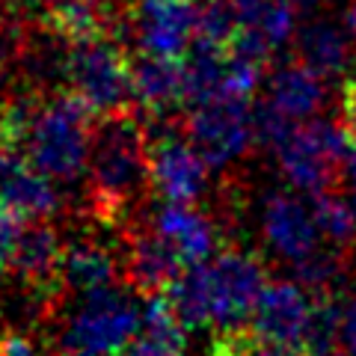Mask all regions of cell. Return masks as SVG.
Returning a JSON list of instances; mask_svg holds the SVG:
<instances>
[{"label": "cell", "instance_id": "cell-1", "mask_svg": "<svg viewBox=\"0 0 356 356\" xmlns=\"http://www.w3.org/2000/svg\"><path fill=\"white\" fill-rule=\"evenodd\" d=\"M267 285L264 267L243 250H220L193 264L170 288V303L187 330H235L252 318Z\"/></svg>", "mask_w": 356, "mask_h": 356}, {"label": "cell", "instance_id": "cell-2", "mask_svg": "<svg viewBox=\"0 0 356 356\" xmlns=\"http://www.w3.org/2000/svg\"><path fill=\"white\" fill-rule=\"evenodd\" d=\"M92 110L72 92L33 104L18 152L48 172L57 184H77L89 172L95 146Z\"/></svg>", "mask_w": 356, "mask_h": 356}, {"label": "cell", "instance_id": "cell-3", "mask_svg": "<svg viewBox=\"0 0 356 356\" xmlns=\"http://www.w3.org/2000/svg\"><path fill=\"white\" fill-rule=\"evenodd\" d=\"M143 184H149V137L143 134L140 122L125 113L104 116L102 128H95L89 161L92 214L116 222L137 202Z\"/></svg>", "mask_w": 356, "mask_h": 356}, {"label": "cell", "instance_id": "cell-4", "mask_svg": "<svg viewBox=\"0 0 356 356\" xmlns=\"http://www.w3.org/2000/svg\"><path fill=\"white\" fill-rule=\"evenodd\" d=\"M143 327V309L122 288L77 294L57 332L60 356H122Z\"/></svg>", "mask_w": 356, "mask_h": 356}, {"label": "cell", "instance_id": "cell-5", "mask_svg": "<svg viewBox=\"0 0 356 356\" xmlns=\"http://www.w3.org/2000/svg\"><path fill=\"white\" fill-rule=\"evenodd\" d=\"M353 143V131L341 122L309 119L288 134L273 149L280 172L288 187L318 196L341 178V166Z\"/></svg>", "mask_w": 356, "mask_h": 356}, {"label": "cell", "instance_id": "cell-6", "mask_svg": "<svg viewBox=\"0 0 356 356\" xmlns=\"http://www.w3.org/2000/svg\"><path fill=\"white\" fill-rule=\"evenodd\" d=\"M131 65L125 51L107 36L72 44L60 63V74L69 83V92L92 110L95 116L125 113L131 92Z\"/></svg>", "mask_w": 356, "mask_h": 356}, {"label": "cell", "instance_id": "cell-7", "mask_svg": "<svg viewBox=\"0 0 356 356\" xmlns=\"http://www.w3.org/2000/svg\"><path fill=\"white\" fill-rule=\"evenodd\" d=\"M187 137L202 152L211 170H229L247 158L252 143H259L255 110L247 98L214 95L191 104L187 113Z\"/></svg>", "mask_w": 356, "mask_h": 356}, {"label": "cell", "instance_id": "cell-8", "mask_svg": "<svg viewBox=\"0 0 356 356\" xmlns=\"http://www.w3.org/2000/svg\"><path fill=\"white\" fill-rule=\"evenodd\" d=\"M321 297L312 294L303 282L297 280H273L264 285L259 303L252 309L250 330L259 339L282 348H303L315 339Z\"/></svg>", "mask_w": 356, "mask_h": 356}, {"label": "cell", "instance_id": "cell-9", "mask_svg": "<svg viewBox=\"0 0 356 356\" xmlns=\"http://www.w3.org/2000/svg\"><path fill=\"white\" fill-rule=\"evenodd\" d=\"M211 181V163L191 137L161 131L149 140V184L163 202H199Z\"/></svg>", "mask_w": 356, "mask_h": 356}, {"label": "cell", "instance_id": "cell-10", "mask_svg": "<svg viewBox=\"0 0 356 356\" xmlns=\"http://www.w3.org/2000/svg\"><path fill=\"white\" fill-rule=\"evenodd\" d=\"M259 235L264 250L285 264H300L321 250V229L312 211L297 193L270 191L259 205Z\"/></svg>", "mask_w": 356, "mask_h": 356}, {"label": "cell", "instance_id": "cell-11", "mask_svg": "<svg viewBox=\"0 0 356 356\" xmlns=\"http://www.w3.org/2000/svg\"><path fill=\"white\" fill-rule=\"evenodd\" d=\"M131 30L143 54L181 60L196 44L199 3L196 0H137L131 13Z\"/></svg>", "mask_w": 356, "mask_h": 356}, {"label": "cell", "instance_id": "cell-12", "mask_svg": "<svg viewBox=\"0 0 356 356\" xmlns=\"http://www.w3.org/2000/svg\"><path fill=\"white\" fill-rule=\"evenodd\" d=\"M0 205L21 222L48 220L60 208L57 181L42 172L24 152L0 149Z\"/></svg>", "mask_w": 356, "mask_h": 356}, {"label": "cell", "instance_id": "cell-13", "mask_svg": "<svg viewBox=\"0 0 356 356\" xmlns=\"http://www.w3.org/2000/svg\"><path fill=\"white\" fill-rule=\"evenodd\" d=\"M235 15V48L270 57L297 36V9L288 0H229Z\"/></svg>", "mask_w": 356, "mask_h": 356}, {"label": "cell", "instance_id": "cell-14", "mask_svg": "<svg viewBox=\"0 0 356 356\" xmlns=\"http://www.w3.org/2000/svg\"><path fill=\"white\" fill-rule=\"evenodd\" d=\"M149 229L170 243V247L181 255L187 267L208 261L211 255L220 252V232L214 220H208L196 202H163L152 214Z\"/></svg>", "mask_w": 356, "mask_h": 356}, {"label": "cell", "instance_id": "cell-15", "mask_svg": "<svg viewBox=\"0 0 356 356\" xmlns=\"http://www.w3.org/2000/svg\"><path fill=\"white\" fill-rule=\"evenodd\" d=\"M324 104H327V77L318 74L303 60L280 65L267 81L264 107H270L273 113L285 116L294 125L318 119Z\"/></svg>", "mask_w": 356, "mask_h": 356}, {"label": "cell", "instance_id": "cell-16", "mask_svg": "<svg viewBox=\"0 0 356 356\" xmlns=\"http://www.w3.org/2000/svg\"><path fill=\"white\" fill-rule=\"evenodd\" d=\"M122 267H125L128 282L143 294L170 291L178 276L187 270L181 255H178L154 229H146V232H140V235L131 238Z\"/></svg>", "mask_w": 356, "mask_h": 356}, {"label": "cell", "instance_id": "cell-17", "mask_svg": "<svg viewBox=\"0 0 356 356\" xmlns=\"http://www.w3.org/2000/svg\"><path fill=\"white\" fill-rule=\"evenodd\" d=\"M297 57L306 65H312L318 74L344 77L353 65L356 54V33L350 30L348 21L336 18H315L303 30H297Z\"/></svg>", "mask_w": 356, "mask_h": 356}, {"label": "cell", "instance_id": "cell-18", "mask_svg": "<svg viewBox=\"0 0 356 356\" xmlns=\"http://www.w3.org/2000/svg\"><path fill=\"white\" fill-rule=\"evenodd\" d=\"M131 92H134V102L146 113L152 116L172 113L175 107L187 104L184 63L143 54V60L131 65Z\"/></svg>", "mask_w": 356, "mask_h": 356}, {"label": "cell", "instance_id": "cell-19", "mask_svg": "<svg viewBox=\"0 0 356 356\" xmlns=\"http://www.w3.org/2000/svg\"><path fill=\"white\" fill-rule=\"evenodd\" d=\"M122 261L116 252L102 241H74L63 252L60 264V282L74 294H89L98 288H110L116 280Z\"/></svg>", "mask_w": 356, "mask_h": 356}, {"label": "cell", "instance_id": "cell-20", "mask_svg": "<svg viewBox=\"0 0 356 356\" xmlns=\"http://www.w3.org/2000/svg\"><path fill=\"white\" fill-rule=\"evenodd\" d=\"M187 350V327L175 315L170 297L152 294L143 306V327L122 356H184Z\"/></svg>", "mask_w": 356, "mask_h": 356}, {"label": "cell", "instance_id": "cell-21", "mask_svg": "<svg viewBox=\"0 0 356 356\" xmlns=\"http://www.w3.org/2000/svg\"><path fill=\"white\" fill-rule=\"evenodd\" d=\"M63 252H65V243L60 241L57 229L44 226V220H39L21 232L9 267H13L27 285L42 288V285H51L54 280H60Z\"/></svg>", "mask_w": 356, "mask_h": 356}, {"label": "cell", "instance_id": "cell-22", "mask_svg": "<svg viewBox=\"0 0 356 356\" xmlns=\"http://www.w3.org/2000/svg\"><path fill=\"white\" fill-rule=\"evenodd\" d=\"M44 21L69 44L102 39L110 33L107 0H44Z\"/></svg>", "mask_w": 356, "mask_h": 356}, {"label": "cell", "instance_id": "cell-23", "mask_svg": "<svg viewBox=\"0 0 356 356\" xmlns=\"http://www.w3.org/2000/svg\"><path fill=\"white\" fill-rule=\"evenodd\" d=\"M312 211H315V222L321 229V238H324L330 247L344 250L356 241V208L348 196L324 191V193L315 196Z\"/></svg>", "mask_w": 356, "mask_h": 356}, {"label": "cell", "instance_id": "cell-24", "mask_svg": "<svg viewBox=\"0 0 356 356\" xmlns=\"http://www.w3.org/2000/svg\"><path fill=\"white\" fill-rule=\"evenodd\" d=\"M341 276H344V259L336 247H330V250L321 247L315 255H309L306 261L294 264V280L303 282L309 291L318 297H327L332 288L341 282Z\"/></svg>", "mask_w": 356, "mask_h": 356}, {"label": "cell", "instance_id": "cell-25", "mask_svg": "<svg viewBox=\"0 0 356 356\" xmlns=\"http://www.w3.org/2000/svg\"><path fill=\"white\" fill-rule=\"evenodd\" d=\"M196 42L220 44V48L235 42V15H232L229 0H205V3H199Z\"/></svg>", "mask_w": 356, "mask_h": 356}, {"label": "cell", "instance_id": "cell-26", "mask_svg": "<svg viewBox=\"0 0 356 356\" xmlns=\"http://www.w3.org/2000/svg\"><path fill=\"white\" fill-rule=\"evenodd\" d=\"M208 356H294L291 348H282V344H270L259 339L255 332H235L226 330L220 332L217 341L211 344Z\"/></svg>", "mask_w": 356, "mask_h": 356}, {"label": "cell", "instance_id": "cell-27", "mask_svg": "<svg viewBox=\"0 0 356 356\" xmlns=\"http://www.w3.org/2000/svg\"><path fill=\"white\" fill-rule=\"evenodd\" d=\"M21 220L15 214L0 205V270H6L13 264V255H15V247H18V238H21Z\"/></svg>", "mask_w": 356, "mask_h": 356}, {"label": "cell", "instance_id": "cell-28", "mask_svg": "<svg viewBox=\"0 0 356 356\" xmlns=\"http://www.w3.org/2000/svg\"><path fill=\"white\" fill-rule=\"evenodd\" d=\"M339 341L356 356V294H350L339 309Z\"/></svg>", "mask_w": 356, "mask_h": 356}, {"label": "cell", "instance_id": "cell-29", "mask_svg": "<svg viewBox=\"0 0 356 356\" xmlns=\"http://www.w3.org/2000/svg\"><path fill=\"white\" fill-rule=\"evenodd\" d=\"M0 356H48L24 332H0Z\"/></svg>", "mask_w": 356, "mask_h": 356}, {"label": "cell", "instance_id": "cell-30", "mask_svg": "<svg viewBox=\"0 0 356 356\" xmlns=\"http://www.w3.org/2000/svg\"><path fill=\"white\" fill-rule=\"evenodd\" d=\"M341 181L348 187V199L356 208V134H353V143H350L348 158H344V166H341Z\"/></svg>", "mask_w": 356, "mask_h": 356}, {"label": "cell", "instance_id": "cell-31", "mask_svg": "<svg viewBox=\"0 0 356 356\" xmlns=\"http://www.w3.org/2000/svg\"><path fill=\"white\" fill-rule=\"evenodd\" d=\"M309 356H353L350 350H339V348H332V344H330V348H312L309 350Z\"/></svg>", "mask_w": 356, "mask_h": 356}, {"label": "cell", "instance_id": "cell-32", "mask_svg": "<svg viewBox=\"0 0 356 356\" xmlns=\"http://www.w3.org/2000/svg\"><path fill=\"white\" fill-rule=\"evenodd\" d=\"M288 3H291V6L297 9V13H306V9H315V6L321 3V0H288Z\"/></svg>", "mask_w": 356, "mask_h": 356}, {"label": "cell", "instance_id": "cell-33", "mask_svg": "<svg viewBox=\"0 0 356 356\" xmlns=\"http://www.w3.org/2000/svg\"><path fill=\"white\" fill-rule=\"evenodd\" d=\"M344 21H348V24H350V30L356 33V0H350L348 13H344Z\"/></svg>", "mask_w": 356, "mask_h": 356}, {"label": "cell", "instance_id": "cell-34", "mask_svg": "<svg viewBox=\"0 0 356 356\" xmlns=\"http://www.w3.org/2000/svg\"><path fill=\"white\" fill-rule=\"evenodd\" d=\"M0 33H3V24H0Z\"/></svg>", "mask_w": 356, "mask_h": 356}]
</instances>
